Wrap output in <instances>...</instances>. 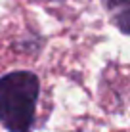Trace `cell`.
Returning <instances> with one entry per match:
<instances>
[{
  "label": "cell",
  "instance_id": "obj_1",
  "mask_svg": "<svg viewBox=\"0 0 130 132\" xmlns=\"http://www.w3.org/2000/svg\"><path fill=\"white\" fill-rule=\"evenodd\" d=\"M40 82L33 71L0 77V125L6 132H33Z\"/></svg>",
  "mask_w": 130,
  "mask_h": 132
},
{
  "label": "cell",
  "instance_id": "obj_2",
  "mask_svg": "<svg viewBox=\"0 0 130 132\" xmlns=\"http://www.w3.org/2000/svg\"><path fill=\"white\" fill-rule=\"evenodd\" d=\"M113 23L123 35H130V0H101Z\"/></svg>",
  "mask_w": 130,
  "mask_h": 132
},
{
  "label": "cell",
  "instance_id": "obj_3",
  "mask_svg": "<svg viewBox=\"0 0 130 132\" xmlns=\"http://www.w3.org/2000/svg\"><path fill=\"white\" fill-rule=\"evenodd\" d=\"M33 2H54V0H33Z\"/></svg>",
  "mask_w": 130,
  "mask_h": 132
}]
</instances>
